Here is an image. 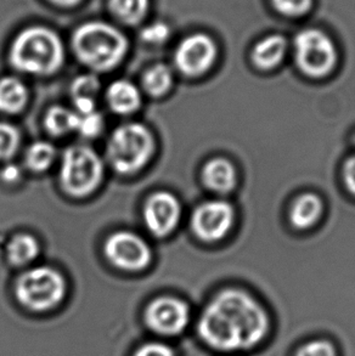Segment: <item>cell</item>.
I'll list each match as a JSON object with an SVG mask.
<instances>
[{
    "instance_id": "obj_27",
    "label": "cell",
    "mask_w": 355,
    "mask_h": 356,
    "mask_svg": "<svg viewBox=\"0 0 355 356\" xmlns=\"http://www.w3.org/2000/svg\"><path fill=\"white\" fill-rule=\"evenodd\" d=\"M141 39L150 44L164 43L169 37V27L164 22L150 24L141 31Z\"/></svg>"
},
{
    "instance_id": "obj_30",
    "label": "cell",
    "mask_w": 355,
    "mask_h": 356,
    "mask_svg": "<svg viewBox=\"0 0 355 356\" xmlns=\"http://www.w3.org/2000/svg\"><path fill=\"white\" fill-rule=\"evenodd\" d=\"M0 179L6 184L19 183L22 179V170L16 164H8L1 169Z\"/></svg>"
},
{
    "instance_id": "obj_29",
    "label": "cell",
    "mask_w": 355,
    "mask_h": 356,
    "mask_svg": "<svg viewBox=\"0 0 355 356\" xmlns=\"http://www.w3.org/2000/svg\"><path fill=\"white\" fill-rule=\"evenodd\" d=\"M134 356H174L171 348L159 343H150L143 346Z\"/></svg>"
},
{
    "instance_id": "obj_12",
    "label": "cell",
    "mask_w": 355,
    "mask_h": 356,
    "mask_svg": "<svg viewBox=\"0 0 355 356\" xmlns=\"http://www.w3.org/2000/svg\"><path fill=\"white\" fill-rule=\"evenodd\" d=\"M187 304L173 298L161 297L154 300L146 309L145 318L150 328L161 334H178L187 327L189 321Z\"/></svg>"
},
{
    "instance_id": "obj_19",
    "label": "cell",
    "mask_w": 355,
    "mask_h": 356,
    "mask_svg": "<svg viewBox=\"0 0 355 356\" xmlns=\"http://www.w3.org/2000/svg\"><path fill=\"white\" fill-rule=\"evenodd\" d=\"M78 113L63 106L49 108L44 117V127L53 136H63L77 130Z\"/></svg>"
},
{
    "instance_id": "obj_26",
    "label": "cell",
    "mask_w": 355,
    "mask_h": 356,
    "mask_svg": "<svg viewBox=\"0 0 355 356\" xmlns=\"http://www.w3.org/2000/svg\"><path fill=\"white\" fill-rule=\"evenodd\" d=\"M278 11L287 16L306 14L312 8L313 0H273Z\"/></svg>"
},
{
    "instance_id": "obj_22",
    "label": "cell",
    "mask_w": 355,
    "mask_h": 356,
    "mask_svg": "<svg viewBox=\"0 0 355 356\" xmlns=\"http://www.w3.org/2000/svg\"><path fill=\"white\" fill-rule=\"evenodd\" d=\"M110 3L113 13L130 24L140 22L149 6V0H111Z\"/></svg>"
},
{
    "instance_id": "obj_9",
    "label": "cell",
    "mask_w": 355,
    "mask_h": 356,
    "mask_svg": "<svg viewBox=\"0 0 355 356\" xmlns=\"http://www.w3.org/2000/svg\"><path fill=\"white\" fill-rule=\"evenodd\" d=\"M235 220V211L226 201L202 203L192 213L191 229L200 240L216 242L226 236Z\"/></svg>"
},
{
    "instance_id": "obj_31",
    "label": "cell",
    "mask_w": 355,
    "mask_h": 356,
    "mask_svg": "<svg viewBox=\"0 0 355 356\" xmlns=\"http://www.w3.org/2000/svg\"><path fill=\"white\" fill-rule=\"evenodd\" d=\"M343 174H345L347 188H349V191L355 195V156L347 161Z\"/></svg>"
},
{
    "instance_id": "obj_1",
    "label": "cell",
    "mask_w": 355,
    "mask_h": 356,
    "mask_svg": "<svg viewBox=\"0 0 355 356\" xmlns=\"http://www.w3.org/2000/svg\"><path fill=\"white\" fill-rule=\"evenodd\" d=\"M269 330L268 315L251 296L226 289L202 314L198 332L211 347L236 352L260 343Z\"/></svg>"
},
{
    "instance_id": "obj_8",
    "label": "cell",
    "mask_w": 355,
    "mask_h": 356,
    "mask_svg": "<svg viewBox=\"0 0 355 356\" xmlns=\"http://www.w3.org/2000/svg\"><path fill=\"white\" fill-rule=\"evenodd\" d=\"M106 259L123 271H141L152 261V250L143 237L134 232H118L107 237L104 245Z\"/></svg>"
},
{
    "instance_id": "obj_4",
    "label": "cell",
    "mask_w": 355,
    "mask_h": 356,
    "mask_svg": "<svg viewBox=\"0 0 355 356\" xmlns=\"http://www.w3.org/2000/svg\"><path fill=\"white\" fill-rule=\"evenodd\" d=\"M156 152L152 131L141 123H127L116 128L106 147V159L116 173L134 175L149 164Z\"/></svg>"
},
{
    "instance_id": "obj_28",
    "label": "cell",
    "mask_w": 355,
    "mask_h": 356,
    "mask_svg": "<svg viewBox=\"0 0 355 356\" xmlns=\"http://www.w3.org/2000/svg\"><path fill=\"white\" fill-rule=\"evenodd\" d=\"M297 356H336V354L330 343L317 341L308 343L304 347L301 348Z\"/></svg>"
},
{
    "instance_id": "obj_2",
    "label": "cell",
    "mask_w": 355,
    "mask_h": 356,
    "mask_svg": "<svg viewBox=\"0 0 355 356\" xmlns=\"http://www.w3.org/2000/svg\"><path fill=\"white\" fill-rule=\"evenodd\" d=\"M9 60L19 72L47 77L63 67L65 48L52 29L32 27L16 37L10 48Z\"/></svg>"
},
{
    "instance_id": "obj_14",
    "label": "cell",
    "mask_w": 355,
    "mask_h": 356,
    "mask_svg": "<svg viewBox=\"0 0 355 356\" xmlns=\"http://www.w3.org/2000/svg\"><path fill=\"white\" fill-rule=\"evenodd\" d=\"M202 180L213 193H230L236 185L235 167L226 159H211L203 167Z\"/></svg>"
},
{
    "instance_id": "obj_10",
    "label": "cell",
    "mask_w": 355,
    "mask_h": 356,
    "mask_svg": "<svg viewBox=\"0 0 355 356\" xmlns=\"http://www.w3.org/2000/svg\"><path fill=\"white\" fill-rule=\"evenodd\" d=\"M216 47L206 34H192L178 45L174 63L179 72L187 77L206 73L216 61Z\"/></svg>"
},
{
    "instance_id": "obj_25",
    "label": "cell",
    "mask_w": 355,
    "mask_h": 356,
    "mask_svg": "<svg viewBox=\"0 0 355 356\" xmlns=\"http://www.w3.org/2000/svg\"><path fill=\"white\" fill-rule=\"evenodd\" d=\"M104 117L97 111L91 112L88 115H78L77 130L79 134L83 135L84 138L93 139L101 134L104 130Z\"/></svg>"
},
{
    "instance_id": "obj_13",
    "label": "cell",
    "mask_w": 355,
    "mask_h": 356,
    "mask_svg": "<svg viewBox=\"0 0 355 356\" xmlns=\"http://www.w3.org/2000/svg\"><path fill=\"white\" fill-rule=\"evenodd\" d=\"M106 100L111 110L122 116H128L139 110L143 102L139 88L127 79L111 83L106 92Z\"/></svg>"
},
{
    "instance_id": "obj_15",
    "label": "cell",
    "mask_w": 355,
    "mask_h": 356,
    "mask_svg": "<svg viewBox=\"0 0 355 356\" xmlns=\"http://www.w3.org/2000/svg\"><path fill=\"white\" fill-rule=\"evenodd\" d=\"M287 50V40L280 34H273L255 44L252 51V60L260 70H273L278 66Z\"/></svg>"
},
{
    "instance_id": "obj_3",
    "label": "cell",
    "mask_w": 355,
    "mask_h": 356,
    "mask_svg": "<svg viewBox=\"0 0 355 356\" xmlns=\"http://www.w3.org/2000/svg\"><path fill=\"white\" fill-rule=\"evenodd\" d=\"M72 47L84 66L95 72H109L123 61L128 42L125 34L113 26L89 22L74 32Z\"/></svg>"
},
{
    "instance_id": "obj_7",
    "label": "cell",
    "mask_w": 355,
    "mask_h": 356,
    "mask_svg": "<svg viewBox=\"0 0 355 356\" xmlns=\"http://www.w3.org/2000/svg\"><path fill=\"white\" fill-rule=\"evenodd\" d=\"M294 56L301 71L313 78L325 77L337 63L335 44L319 29H304L296 35Z\"/></svg>"
},
{
    "instance_id": "obj_5",
    "label": "cell",
    "mask_w": 355,
    "mask_h": 356,
    "mask_svg": "<svg viewBox=\"0 0 355 356\" xmlns=\"http://www.w3.org/2000/svg\"><path fill=\"white\" fill-rule=\"evenodd\" d=\"M104 173L105 165L95 149L87 145H72L63 152L58 181L68 196L88 197L100 186Z\"/></svg>"
},
{
    "instance_id": "obj_16",
    "label": "cell",
    "mask_w": 355,
    "mask_h": 356,
    "mask_svg": "<svg viewBox=\"0 0 355 356\" xmlns=\"http://www.w3.org/2000/svg\"><path fill=\"white\" fill-rule=\"evenodd\" d=\"M29 100V89L16 77L0 79V112L6 115H17L24 111Z\"/></svg>"
},
{
    "instance_id": "obj_20",
    "label": "cell",
    "mask_w": 355,
    "mask_h": 356,
    "mask_svg": "<svg viewBox=\"0 0 355 356\" xmlns=\"http://www.w3.org/2000/svg\"><path fill=\"white\" fill-rule=\"evenodd\" d=\"M143 89L150 97H161L166 95L173 86V73L164 63L150 67L141 79Z\"/></svg>"
},
{
    "instance_id": "obj_23",
    "label": "cell",
    "mask_w": 355,
    "mask_h": 356,
    "mask_svg": "<svg viewBox=\"0 0 355 356\" xmlns=\"http://www.w3.org/2000/svg\"><path fill=\"white\" fill-rule=\"evenodd\" d=\"M101 83L95 74H82L74 78L71 84V97L74 99H91L95 100L97 94L100 92Z\"/></svg>"
},
{
    "instance_id": "obj_18",
    "label": "cell",
    "mask_w": 355,
    "mask_h": 356,
    "mask_svg": "<svg viewBox=\"0 0 355 356\" xmlns=\"http://www.w3.org/2000/svg\"><path fill=\"white\" fill-rule=\"evenodd\" d=\"M322 214V200L314 193H304L293 202L291 222L298 229H308L317 224Z\"/></svg>"
},
{
    "instance_id": "obj_24",
    "label": "cell",
    "mask_w": 355,
    "mask_h": 356,
    "mask_svg": "<svg viewBox=\"0 0 355 356\" xmlns=\"http://www.w3.org/2000/svg\"><path fill=\"white\" fill-rule=\"evenodd\" d=\"M21 135L15 125L0 122V161L9 159L19 149Z\"/></svg>"
},
{
    "instance_id": "obj_21",
    "label": "cell",
    "mask_w": 355,
    "mask_h": 356,
    "mask_svg": "<svg viewBox=\"0 0 355 356\" xmlns=\"http://www.w3.org/2000/svg\"><path fill=\"white\" fill-rule=\"evenodd\" d=\"M56 159V149L48 141H36L29 145L24 154V165L33 173L48 170Z\"/></svg>"
},
{
    "instance_id": "obj_6",
    "label": "cell",
    "mask_w": 355,
    "mask_h": 356,
    "mask_svg": "<svg viewBox=\"0 0 355 356\" xmlns=\"http://www.w3.org/2000/svg\"><path fill=\"white\" fill-rule=\"evenodd\" d=\"M68 284L61 273L50 266H37L19 276L15 292L19 303L33 312H47L63 302Z\"/></svg>"
},
{
    "instance_id": "obj_32",
    "label": "cell",
    "mask_w": 355,
    "mask_h": 356,
    "mask_svg": "<svg viewBox=\"0 0 355 356\" xmlns=\"http://www.w3.org/2000/svg\"><path fill=\"white\" fill-rule=\"evenodd\" d=\"M54 3H56V4L65 5V6H70V5L77 4L79 0H52Z\"/></svg>"
},
{
    "instance_id": "obj_17",
    "label": "cell",
    "mask_w": 355,
    "mask_h": 356,
    "mask_svg": "<svg viewBox=\"0 0 355 356\" xmlns=\"http://www.w3.org/2000/svg\"><path fill=\"white\" fill-rule=\"evenodd\" d=\"M40 252L39 241L31 234H16L6 245V258L14 266H24L32 263Z\"/></svg>"
},
{
    "instance_id": "obj_11",
    "label": "cell",
    "mask_w": 355,
    "mask_h": 356,
    "mask_svg": "<svg viewBox=\"0 0 355 356\" xmlns=\"http://www.w3.org/2000/svg\"><path fill=\"white\" fill-rule=\"evenodd\" d=\"M143 218L145 227L154 236H168L180 222L182 204L172 193L159 191L146 200Z\"/></svg>"
},
{
    "instance_id": "obj_33",
    "label": "cell",
    "mask_w": 355,
    "mask_h": 356,
    "mask_svg": "<svg viewBox=\"0 0 355 356\" xmlns=\"http://www.w3.org/2000/svg\"><path fill=\"white\" fill-rule=\"evenodd\" d=\"M354 143H355V140H354Z\"/></svg>"
}]
</instances>
